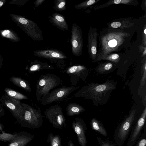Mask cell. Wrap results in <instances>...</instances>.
Returning <instances> with one entry per match:
<instances>
[{
  "label": "cell",
  "instance_id": "8fae6325",
  "mask_svg": "<svg viewBox=\"0 0 146 146\" xmlns=\"http://www.w3.org/2000/svg\"><path fill=\"white\" fill-rule=\"evenodd\" d=\"M72 127L76 135L78 140L81 146H87L86 133V124L83 119L79 117L75 118L72 123Z\"/></svg>",
  "mask_w": 146,
  "mask_h": 146
},
{
  "label": "cell",
  "instance_id": "d4e9b609",
  "mask_svg": "<svg viewBox=\"0 0 146 146\" xmlns=\"http://www.w3.org/2000/svg\"><path fill=\"white\" fill-rule=\"evenodd\" d=\"M144 132L136 142L135 146H146V127H144Z\"/></svg>",
  "mask_w": 146,
  "mask_h": 146
},
{
  "label": "cell",
  "instance_id": "cb8c5ba5",
  "mask_svg": "<svg viewBox=\"0 0 146 146\" xmlns=\"http://www.w3.org/2000/svg\"><path fill=\"white\" fill-rule=\"evenodd\" d=\"M97 139L100 146H115L114 144L109 138L103 139L101 137L96 135Z\"/></svg>",
  "mask_w": 146,
  "mask_h": 146
},
{
  "label": "cell",
  "instance_id": "ac0fdd59",
  "mask_svg": "<svg viewBox=\"0 0 146 146\" xmlns=\"http://www.w3.org/2000/svg\"><path fill=\"white\" fill-rule=\"evenodd\" d=\"M0 35L3 38H5L13 42H18L21 41L18 34L12 29H5L0 30Z\"/></svg>",
  "mask_w": 146,
  "mask_h": 146
},
{
  "label": "cell",
  "instance_id": "d6a6232c",
  "mask_svg": "<svg viewBox=\"0 0 146 146\" xmlns=\"http://www.w3.org/2000/svg\"><path fill=\"white\" fill-rule=\"evenodd\" d=\"M44 1V0H37L36 1L35 3L36 7L38 6Z\"/></svg>",
  "mask_w": 146,
  "mask_h": 146
},
{
  "label": "cell",
  "instance_id": "30bf717a",
  "mask_svg": "<svg viewBox=\"0 0 146 146\" xmlns=\"http://www.w3.org/2000/svg\"><path fill=\"white\" fill-rule=\"evenodd\" d=\"M146 117L145 107L139 119L133 126L131 131L126 146H133L140 137L144 127Z\"/></svg>",
  "mask_w": 146,
  "mask_h": 146
},
{
  "label": "cell",
  "instance_id": "7402d4cb",
  "mask_svg": "<svg viewBox=\"0 0 146 146\" xmlns=\"http://www.w3.org/2000/svg\"><path fill=\"white\" fill-rule=\"evenodd\" d=\"M4 91L7 96L15 99L20 100L29 99L25 95L9 88H5Z\"/></svg>",
  "mask_w": 146,
  "mask_h": 146
},
{
  "label": "cell",
  "instance_id": "603a6c76",
  "mask_svg": "<svg viewBox=\"0 0 146 146\" xmlns=\"http://www.w3.org/2000/svg\"><path fill=\"white\" fill-rule=\"evenodd\" d=\"M17 135V132L13 134L7 133L5 132L0 134V141L12 143L15 140Z\"/></svg>",
  "mask_w": 146,
  "mask_h": 146
},
{
  "label": "cell",
  "instance_id": "60d3db41",
  "mask_svg": "<svg viewBox=\"0 0 146 146\" xmlns=\"http://www.w3.org/2000/svg\"><path fill=\"white\" fill-rule=\"evenodd\" d=\"M121 1V0H115L114 1V2L115 4H118L120 3Z\"/></svg>",
  "mask_w": 146,
  "mask_h": 146
},
{
  "label": "cell",
  "instance_id": "b9f144b4",
  "mask_svg": "<svg viewBox=\"0 0 146 146\" xmlns=\"http://www.w3.org/2000/svg\"><path fill=\"white\" fill-rule=\"evenodd\" d=\"M144 33L146 34V29H145L144 30Z\"/></svg>",
  "mask_w": 146,
  "mask_h": 146
},
{
  "label": "cell",
  "instance_id": "e0dca14e",
  "mask_svg": "<svg viewBox=\"0 0 146 146\" xmlns=\"http://www.w3.org/2000/svg\"><path fill=\"white\" fill-rule=\"evenodd\" d=\"M51 22L62 30H68V26L64 17L57 13H53L50 18Z\"/></svg>",
  "mask_w": 146,
  "mask_h": 146
},
{
  "label": "cell",
  "instance_id": "ba28073f",
  "mask_svg": "<svg viewBox=\"0 0 146 146\" xmlns=\"http://www.w3.org/2000/svg\"><path fill=\"white\" fill-rule=\"evenodd\" d=\"M69 77L72 86H76L80 80L85 81L89 73V71L84 66L74 65L69 66L64 71Z\"/></svg>",
  "mask_w": 146,
  "mask_h": 146
},
{
  "label": "cell",
  "instance_id": "d6986e66",
  "mask_svg": "<svg viewBox=\"0 0 146 146\" xmlns=\"http://www.w3.org/2000/svg\"><path fill=\"white\" fill-rule=\"evenodd\" d=\"M9 79L15 85L27 91L31 92V87L28 81L20 77L14 76H11Z\"/></svg>",
  "mask_w": 146,
  "mask_h": 146
},
{
  "label": "cell",
  "instance_id": "484cf974",
  "mask_svg": "<svg viewBox=\"0 0 146 146\" xmlns=\"http://www.w3.org/2000/svg\"><path fill=\"white\" fill-rule=\"evenodd\" d=\"M112 67L113 65L111 63H108L103 66L98 68L96 71L100 74H104L110 72Z\"/></svg>",
  "mask_w": 146,
  "mask_h": 146
},
{
  "label": "cell",
  "instance_id": "7a4b0ae2",
  "mask_svg": "<svg viewBox=\"0 0 146 146\" xmlns=\"http://www.w3.org/2000/svg\"><path fill=\"white\" fill-rule=\"evenodd\" d=\"M21 111L17 120L22 127L37 129L42 125L43 116L39 108L36 109L28 104L21 103Z\"/></svg>",
  "mask_w": 146,
  "mask_h": 146
},
{
  "label": "cell",
  "instance_id": "ab89813d",
  "mask_svg": "<svg viewBox=\"0 0 146 146\" xmlns=\"http://www.w3.org/2000/svg\"><path fill=\"white\" fill-rule=\"evenodd\" d=\"M3 126L2 124L0 123V132H1L2 133L5 132L3 130Z\"/></svg>",
  "mask_w": 146,
  "mask_h": 146
},
{
  "label": "cell",
  "instance_id": "2e32d148",
  "mask_svg": "<svg viewBox=\"0 0 146 146\" xmlns=\"http://www.w3.org/2000/svg\"><path fill=\"white\" fill-rule=\"evenodd\" d=\"M66 114L68 117L78 115L86 111L82 106L77 103L70 102L66 107Z\"/></svg>",
  "mask_w": 146,
  "mask_h": 146
},
{
  "label": "cell",
  "instance_id": "f546056e",
  "mask_svg": "<svg viewBox=\"0 0 146 146\" xmlns=\"http://www.w3.org/2000/svg\"><path fill=\"white\" fill-rule=\"evenodd\" d=\"M117 44V41L115 39L111 40L108 42L109 45L110 47H115L116 46Z\"/></svg>",
  "mask_w": 146,
  "mask_h": 146
},
{
  "label": "cell",
  "instance_id": "9a60e30c",
  "mask_svg": "<svg viewBox=\"0 0 146 146\" xmlns=\"http://www.w3.org/2000/svg\"><path fill=\"white\" fill-rule=\"evenodd\" d=\"M54 68L52 66L46 63L35 61L31 63L26 69L29 73H33L37 71L43 70H52Z\"/></svg>",
  "mask_w": 146,
  "mask_h": 146
},
{
  "label": "cell",
  "instance_id": "8d00e7d4",
  "mask_svg": "<svg viewBox=\"0 0 146 146\" xmlns=\"http://www.w3.org/2000/svg\"><path fill=\"white\" fill-rule=\"evenodd\" d=\"M95 2V0H90L87 2L86 4L88 5H90L94 3Z\"/></svg>",
  "mask_w": 146,
  "mask_h": 146
},
{
  "label": "cell",
  "instance_id": "7bdbcfd3",
  "mask_svg": "<svg viewBox=\"0 0 146 146\" xmlns=\"http://www.w3.org/2000/svg\"></svg>",
  "mask_w": 146,
  "mask_h": 146
},
{
  "label": "cell",
  "instance_id": "3957f363",
  "mask_svg": "<svg viewBox=\"0 0 146 146\" xmlns=\"http://www.w3.org/2000/svg\"><path fill=\"white\" fill-rule=\"evenodd\" d=\"M62 83L61 78L54 74L48 73L41 75L36 84L35 96L38 102H41L43 95L48 93Z\"/></svg>",
  "mask_w": 146,
  "mask_h": 146
},
{
  "label": "cell",
  "instance_id": "74e56055",
  "mask_svg": "<svg viewBox=\"0 0 146 146\" xmlns=\"http://www.w3.org/2000/svg\"><path fill=\"white\" fill-rule=\"evenodd\" d=\"M7 0H0V7L3 6L6 3Z\"/></svg>",
  "mask_w": 146,
  "mask_h": 146
},
{
  "label": "cell",
  "instance_id": "4fadbf2b",
  "mask_svg": "<svg viewBox=\"0 0 146 146\" xmlns=\"http://www.w3.org/2000/svg\"><path fill=\"white\" fill-rule=\"evenodd\" d=\"M71 33L72 52L74 55L78 56L81 50V41L79 28L75 23H74L72 25Z\"/></svg>",
  "mask_w": 146,
  "mask_h": 146
},
{
  "label": "cell",
  "instance_id": "8992f818",
  "mask_svg": "<svg viewBox=\"0 0 146 146\" xmlns=\"http://www.w3.org/2000/svg\"><path fill=\"white\" fill-rule=\"evenodd\" d=\"M79 88V86L66 87L65 85L58 88L43 95L41 98V104L45 105L54 102L66 101L70 99L68 97L69 96Z\"/></svg>",
  "mask_w": 146,
  "mask_h": 146
},
{
  "label": "cell",
  "instance_id": "f35d334b",
  "mask_svg": "<svg viewBox=\"0 0 146 146\" xmlns=\"http://www.w3.org/2000/svg\"><path fill=\"white\" fill-rule=\"evenodd\" d=\"M68 146H75L74 143L71 139H69L68 142Z\"/></svg>",
  "mask_w": 146,
  "mask_h": 146
},
{
  "label": "cell",
  "instance_id": "6da1fadb",
  "mask_svg": "<svg viewBox=\"0 0 146 146\" xmlns=\"http://www.w3.org/2000/svg\"><path fill=\"white\" fill-rule=\"evenodd\" d=\"M117 83L113 80L107 81L99 84L91 83L82 87L70 98L82 97L85 100H91L93 103L105 104L108 102L112 91L116 88Z\"/></svg>",
  "mask_w": 146,
  "mask_h": 146
},
{
  "label": "cell",
  "instance_id": "83f0119b",
  "mask_svg": "<svg viewBox=\"0 0 146 146\" xmlns=\"http://www.w3.org/2000/svg\"><path fill=\"white\" fill-rule=\"evenodd\" d=\"M56 4V9L62 10L65 9L66 3L64 0H58Z\"/></svg>",
  "mask_w": 146,
  "mask_h": 146
},
{
  "label": "cell",
  "instance_id": "9c48e42d",
  "mask_svg": "<svg viewBox=\"0 0 146 146\" xmlns=\"http://www.w3.org/2000/svg\"><path fill=\"white\" fill-rule=\"evenodd\" d=\"M34 53L38 57L52 60L56 63L58 68L62 70L64 69L65 66L62 60L67 57L58 51L52 50H38L34 52Z\"/></svg>",
  "mask_w": 146,
  "mask_h": 146
},
{
  "label": "cell",
  "instance_id": "f1b7e54d",
  "mask_svg": "<svg viewBox=\"0 0 146 146\" xmlns=\"http://www.w3.org/2000/svg\"><path fill=\"white\" fill-rule=\"evenodd\" d=\"M146 64L145 65L144 67V71L143 74L141 79L140 84V86L141 88H142L145 83L146 79Z\"/></svg>",
  "mask_w": 146,
  "mask_h": 146
},
{
  "label": "cell",
  "instance_id": "4316f807",
  "mask_svg": "<svg viewBox=\"0 0 146 146\" xmlns=\"http://www.w3.org/2000/svg\"><path fill=\"white\" fill-rule=\"evenodd\" d=\"M28 1V0H11L9 1V4L14 5L19 7H22Z\"/></svg>",
  "mask_w": 146,
  "mask_h": 146
},
{
  "label": "cell",
  "instance_id": "ffe728a7",
  "mask_svg": "<svg viewBox=\"0 0 146 146\" xmlns=\"http://www.w3.org/2000/svg\"><path fill=\"white\" fill-rule=\"evenodd\" d=\"M90 125L91 128L94 131L103 136L107 137L108 133L103 124L100 121L95 118L91 120Z\"/></svg>",
  "mask_w": 146,
  "mask_h": 146
},
{
  "label": "cell",
  "instance_id": "836d02e7",
  "mask_svg": "<svg viewBox=\"0 0 146 146\" xmlns=\"http://www.w3.org/2000/svg\"><path fill=\"white\" fill-rule=\"evenodd\" d=\"M3 57L2 55L0 53V69L3 67Z\"/></svg>",
  "mask_w": 146,
  "mask_h": 146
},
{
  "label": "cell",
  "instance_id": "44dd1931",
  "mask_svg": "<svg viewBox=\"0 0 146 146\" xmlns=\"http://www.w3.org/2000/svg\"><path fill=\"white\" fill-rule=\"evenodd\" d=\"M47 141L50 146H63L59 134L54 135L50 133L47 137Z\"/></svg>",
  "mask_w": 146,
  "mask_h": 146
},
{
  "label": "cell",
  "instance_id": "5b68a950",
  "mask_svg": "<svg viewBox=\"0 0 146 146\" xmlns=\"http://www.w3.org/2000/svg\"><path fill=\"white\" fill-rule=\"evenodd\" d=\"M136 110L132 111L116 128L113 140L118 146H122L127 139L135 124Z\"/></svg>",
  "mask_w": 146,
  "mask_h": 146
},
{
  "label": "cell",
  "instance_id": "d590c367",
  "mask_svg": "<svg viewBox=\"0 0 146 146\" xmlns=\"http://www.w3.org/2000/svg\"><path fill=\"white\" fill-rule=\"evenodd\" d=\"M119 57V56L117 54H113L111 56V58L113 60H115L118 59Z\"/></svg>",
  "mask_w": 146,
  "mask_h": 146
},
{
  "label": "cell",
  "instance_id": "1f68e13d",
  "mask_svg": "<svg viewBox=\"0 0 146 146\" xmlns=\"http://www.w3.org/2000/svg\"><path fill=\"white\" fill-rule=\"evenodd\" d=\"M5 110L1 104H0V117L5 115Z\"/></svg>",
  "mask_w": 146,
  "mask_h": 146
},
{
  "label": "cell",
  "instance_id": "52a82bcc",
  "mask_svg": "<svg viewBox=\"0 0 146 146\" xmlns=\"http://www.w3.org/2000/svg\"><path fill=\"white\" fill-rule=\"evenodd\" d=\"M45 118L56 129H62L66 126V119L61 106L52 105L44 112Z\"/></svg>",
  "mask_w": 146,
  "mask_h": 146
},
{
  "label": "cell",
  "instance_id": "e575fe53",
  "mask_svg": "<svg viewBox=\"0 0 146 146\" xmlns=\"http://www.w3.org/2000/svg\"><path fill=\"white\" fill-rule=\"evenodd\" d=\"M91 51L92 54H95L97 52L96 48L94 46H93L91 48Z\"/></svg>",
  "mask_w": 146,
  "mask_h": 146
},
{
  "label": "cell",
  "instance_id": "5bb4252c",
  "mask_svg": "<svg viewBox=\"0 0 146 146\" xmlns=\"http://www.w3.org/2000/svg\"><path fill=\"white\" fill-rule=\"evenodd\" d=\"M32 134L22 131L17 132L16 137L13 142L7 146H25L34 138Z\"/></svg>",
  "mask_w": 146,
  "mask_h": 146
},
{
  "label": "cell",
  "instance_id": "277c9868",
  "mask_svg": "<svg viewBox=\"0 0 146 146\" xmlns=\"http://www.w3.org/2000/svg\"><path fill=\"white\" fill-rule=\"evenodd\" d=\"M11 20L29 36L34 40L43 38L42 32L34 21L24 16L12 14L9 15Z\"/></svg>",
  "mask_w": 146,
  "mask_h": 146
},
{
  "label": "cell",
  "instance_id": "4dcf8cb0",
  "mask_svg": "<svg viewBox=\"0 0 146 146\" xmlns=\"http://www.w3.org/2000/svg\"><path fill=\"white\" fill-rule=\"evenodd\" d=\"M121 23L119 22H116L112 23L111 24V27L113 28H117L119 27L121 25Z\"/></svg>",
  "mask_w": 146,
  "mask_h": 146
},
{
  "label": "cell",
  "instance_id": "7c38bea8",
  "mask_svg": "<svg viewBox=\"0 0 146 146\" xmlns=\"http://www.w3.org/2000/svg\"><path fill=\"white\" fill-rule=\"evenodd\" d=\"M0 102L2 106L7 108L17 120L19 116L22 106L20 100L15 99L5 95L1 97Z\"/></svg>",
  "mask_w": 146,
  "mask_h": 146
}]
</instances>
